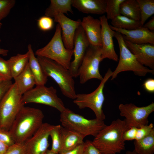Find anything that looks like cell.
Segmentation results:
<instances>
[{
  "mask_svg": "<svg viewBox=\"0 0 154 154\" xmlns=\"http://www.w3.org/2000/svg\"><path fill=\"white\" fill-rule=\"evenodd\" d=\"M44 116L40 109L24 106L9 130L15 143H24L31 137L43 123Z\"/></svg>",
  "mask_w": 154,
  "mask_h": 154,
  "instance_id": "obj_1",
  "label": "cell"
},
{
  "mask_svg": "<svg viewBox=\"0 0 154 154\" xmlns=\"http://www.w3.org/2000/svg\"><path fill=\"white\" fill-rule=\"evenodd\" d=\"M124 120L113 121L102 129L92 141L102 154H117L125 149L124 132L129 129Z\"/></svg>",
  "mask_w": 154,
  "mask_h": 154,
  "instance_id": "obj_2",
  "label": "cell"
},
{
  "mask_svg": "<svg viewBox=\"0 0 154 154\" xmlns=\"http://www.w3.org/2000/svg\"><path fill=\"white\" fill-rule=\"evenodd\" d=\"M37 58L45 75L55 81L62 94L68 98L75 99L77 94L75 82L69 70L49 59L40 56Z\"/></svg>",
  "mask_w": 154,
  "mask_h": 154,
  "instance_id": "obj_3",
  "label": "cell"
},
{
  "mask_svg": "<svg viewBox=\"0 0 154 154\" xmlns=\"http://www.w3.org/2000/svg\"><path fill=\"white\" fill-rule=\"evenodd\" d=\"M60 113L62 126L84 137L90 135L95 137L106 125L103 120L96 118L87 119L68 108H66Z\"/></svg>",
  "mask_w": 154,
  "mask_h": 154,
  "instance_id": "obj_4",
  "label": "cell"
},
{
  "mask_svg": "<svg viewBox=\"0 0 154 154\" xmlns=\"http://www.w3.org/2000/svg\"><path fill=\"white\" fill-rule=\"evenodd\" d=\"M35 54L53 60L69 69L73 55V49L69 50L65 47L62 37L60 25H56L55 32L49 42L44 46L37 49Z\"/></svg>",
  "mask_w": 154,
  "mask_h": 154,
  "instance_id": "obj_5",
  "label": "cell"
},
{
  "mask_svg": "<svg viewBox=\"0 0 154 154\" xmlns=\"http://www.w3.org/2000/svg\"><path fill=\"white\" fill-rule=\"evenodd\" d=\"M114 37L117 40L119 50V62L116 69L112 72L111 80L116 78L121 72L133 71L138 76H144L147 73L154 74V70L141 64L135 56L127 46L122 35L115 31Z\"/></svg>",
  "mask_w": 154,
  "mask_h": 154,
  "instance_id": "obj_6",
  "label": "cell"
},
{
  "mask_svg": "<svg viewBox=\"0 0 154 154\" xmlns=\"http://www.w3.org/2000/svg\"><path fill=\"white\" fill-rule=\"evenodd\" d=\"M22 95L13 84L0 103V128L9 131L17 115L24 106Z\"/></svg>",
  "mask_w": 154,
  "mask_h": 154,
  "instance_id": "obj_7",
  "label": "cell"
},
{
  "mask_svg": "<svg viewBox=\"0 0 154 154\" xmlns=\"http://www.w3.org/2000/svg\"><path fill=\"white\" fill-rule=\"evenodd\" d=\"M112 71L109 68L97 88L92 92L88 94H77L73 103L80 109L88 108L94 112L96 118L103 120L106 118L103 110L105 98L103 90L105 85L111 77Z\"/></svg>",
  "mask_w": 154,
  "mask_h": 154,
  "instance_id": "obj_8",
  "label": "cell"
},
{
  "mask_svg": "<svg viewBox=\"0 0 154 154\" xmlns=\"http://www.w3.org/2000/svg\"><path fill=\"white\" fill-rule=\"evenodd\" d=\"M22 100L24 105L32 103L42 104L54 108L60 113L66 108L62 99L58 96L56 90L52 86H36L23 94Z\"/></svg>",
  "mask_w": 154,
  "mask_h": 154,
  "instance_id": "obj_9",
  "label": "cell"
},
{
  "mask_svg": "<svg viewBox=\"0 0 154 154\" xmlns=\"http://www.w3.org/2000/svg\"><path fill=\"white\" fill-rule=\"evenodd\" d=\"M101 54V46L90 44L78 70V76L81 84L93 78L103 79L99 69Z\"/></svg>",
  "mask_w": 154,
  "mask_h": 154,
  "instance_id": "obj_10",
  "label": "cell"
},
{
  "mask_svg": "<svg viewBox=\"0 0 154 154\" xmlns=\"http://www.w3.org/2000/svg\"><path fill=\"white\" fill-rule=\"evenodd\" d=\"M120 115L124 119L129 128L134 127L139 128L148 124V117L154 111V103L152 102L145 106L138 107L134 104H120L118 106Z\"/></svg>",
  "mask_w": 154,
  "mask_h": 154,
  "instance_id": "obj_11",
  "label": "cell"
},
{
  "mask_svg": "<svg viewBox=\"0 0 154 154\" xmlns=\"http://www.w3.org/2000/svg\"><path fill=\"white\" fill-rule=\"evenodd\" d=\"M54 125L43 123L34 134L25 143V154H44L49 146L48 138Z\"/></svg>",
  "mask_w": 154,
  "mask_h": 154,
  "instance_id": "obj_12",
  "label": "cell"
},
{
  "mask_svg": "<svg viewBox=\"0 0 154 154\" xmlns=\"http://www.w3.org/2000/svg\"><path fill=\"white\" fill-rule=\"evenodd\" d=\"M90 43L81 25L76 30L74 40L73 54L69 70L73 77L78 76V71Z\"/></svg>",
  "mask_w": 154,
  "mask_h": 154,
  "instance_id": "obj_13",
  "label": "cell"
},
{
  "mask_svg": "<svg viewBox=\"0 0 154 154\" xmlns=\"http://www.w3.org/2000/svg\"><path fill=\"white\" fill-rule=\"evenodd\" d=\"M99 19L101 25L102 60L108 58L117 62L118 56L115 50L113 40L115 31L110 27L106 16L100 17Z\"/></svg>",
  "mask_w": 154,
  "mask_h": 154,
  "instance_id": "obj_14",
  "label": "cell"
},
{
  "mask_svg": "<svg viewBox=\"0 0 154 154\" xmlns=\"http://www.w3.org/2000/svg\"><path fill=\"white\" fill-rule=\"evenodd\" d=\"M54 21L58 23L62 31V40L65 48L69 50L74 48V40L77 29L81 25V20L74 21L60 13L54 17Z\"/></svg>",
  "mask_w": 154,
  "mask_h": 154,
  "instance_id": "obj_15",
  "label": "cell"
},
{
  "mask_svg": "<svg viewBox=\"0 0 154 154\" xmlns=\"http://www.w3.org/2000/svg\"><path fill=\"white\" fill-rule=\"evenodd\" d=\"M124 40L127 46L137 61L143 65L154 70V44H135L124 39Z\"/></svg>",
  "mask_w": 154,
  "mask_h": 154,
  "instance_id": "obj_16",
  "label": "cell"
},
{
  "mask_svg": "<svg viewBox=\"0 0 154 154\" xmlns=\"http://www.w3.org/2000/svg\"><path fill=\"white\" fill-rule=\"evenodd\" d=\"M110 26L113 30L121 34L124 40L132 43L154 44V32L142 26L131 30L118 29L110 25Z\"/></svg>",
  "mask_w": 154,
  "mask_h": 154,
  "instance_id": "obj_17",
  "label": "cell"
},
{
  "mask_svg": "<svg viewBox=\"0 0 154 154\" xmlns=\"http://www.w3.org/2000/svg\"><path fill=\"white\" fill-rule=\"evenodd\" d=\"M81 26L90 44L101 46V25L100 19L90 15L84 17L81 20Z\"/></svg>",
  "mask_w": 154,
  "mask_h": 154,
  "instance_id": "obj_18",
  "label": "cell"
},
{
  "mask_svg": "<svg viewBox=\"0 0 154 154\" xmlns=\"http://www.w3.org/2000/svg\"><path fill=\"white\" fill-rule=\"evenodd\" d=\"M72 6L86 14L103 15L106 13V0H72Z\"/></svg>",
  "mask_w": 154,
  "mask_h": 154,
  "instance_id": "obj_19",
  "label": "cell"
},
{
  "mask_svg": "<svg viewBox=\"0 0 154 154\" xmlns=\"http://www.w3.org/2000/svg\"><path fill=\"white\" fill-rule=\"evenodd\" d=\"M61 146L59 153L67 151L84 143V137L76 132L61 126L60 128Z\"/></svg>",
  "mask_w": 154,
  "mask_h": 154,
  "instance_id": "obj_20",
  "label": "cell"
},
{
  "mask_svg": "<svg viewBox=\"0 0 154 154\" xmlns=\"http://www.w3.org/2000/svg\"><path fill=\"white\" fill-rule=\"evenodd\" d=\"M29 53L28 65L34 78L36 86L45 85L48 80V77L45 74L38 60L35 56L31 44L28 46Z\"/></svg>",
  "mask_w": 154,
  "mask_h": 154,
  "instance_id": "obj_21",
  "label": "cell"
},
{
  "mask_svg": "<svg viewBox=\"0 0 154 154\" xmlns=\"http://www.w3.org/2000/svg\"><path fill=\"white\" fill-rule=\"evenodd\" d=\"M13 79L19 92L22 95L35 85L34 78L28 63L23 71Z\"/></svg>",
  "mask_w": 154,
  "mask_h": 154,
  "instance_id": "obj_22",
  "label": "cell"
},
{
  "mask_svg": "<svg viewBox=\"0 0 154 154\" xmlns=\"http://www.w3.org/2000/svg\"><path fill=\"white\" fill-rule=\"evenodd\" d=\"M72 1L51 0L50 5L45 11V15L52 18L60 13L67 15L68 12L73 14L72 8Z\"/></svg>",
  "mask_w": 154,
  "mask_h": 154,
  "instance_id": "obj_23",
  "label": "cell"
},
{
  "mask_svg": "<svg viewBox=\"0 0 154 154\" xmlns=\"http://www.w3.org/2000/svg\"><path fill=\"white\" fill-rule=\"evenodd\" d=\"M29 53L18 54L11 57L7 61L10 68L12 76L14 78L22 72L28 63Z\"/></svg>",
  "mask_w": 154,
  "mask_h": 154,
  "instance_id": "obj_24",
  "label": "cell"
},
{
  "mask_svg": "<svg viewBox=\"0 0 154 154\" xmlns=\"http://www.w3.org/2000/svg\"><path fill=\"white\" fill-rule=\"evenodd\" d=\"M134 151L137 154H153L154 128L147 135L141 139L135 140Z\"/></svg>",
  "mask_w": 154,
  "mask_h": 154,
  "instance_id": "obj_25",
  "label": "cell"
},
{
  "mask_svg": "<svg viewBox=\"0 0 154 154\" xmlns=\"http://www.w3.org/2000/svg\"><path fill=\"white\" fill-rule=\"evenodd\" d=\"M120 15L140 21L139 7L137 0H124L120 6Z\"/></svg>",
  "mask_w": 154,
  "mask_h": 154,
  "instance_id": "obj_26",
  "label": "cell"
},
{
  "mask_svg": "<svg viewBox=\"0 0 154 154\" xmlns=\"http://www.w3.org/2000/svg\"><path fill=\"white\" fill-rule=\"evenodd\" d=\"M113 27L118 29L126 30L135 29L140 27V21L135 20L127 17L120 15L112 20Z\"/></svg>",
  "mask_w": 154,
  "mask_h": 154,
  "instance_id": "obj_27",
  "label": "cell"
},
{
  "mask_svg": "<svg viewBox=\"0 0 154 154\" xmlns=\"http://www.w3.org/2000/svg\"><path fill=\"white\" fill-rule=\"evenodd\" d=\"M140 9L141 26L154 14V0H137Z\"/></svg>",
  "mask_w": 154,
  "mask_h": 154,
  "instance_id": "obj_28",
  "label": "cell"
},
{
  "mask_svg": "<svg viewBox=\"0 0 154 154\" xmlns=\"http://www.w3.org/2000/svg\"><path fill=\"white\" fill-rule=\"evenodd\" d=\"M124 0H106V13L107 19L112 20L117 16L120 15V5Z\"/></svg>",
  "mask_w": 154,
  "mask_h": 154,
  "instance_id": "obj_29",
  "label": "cell"
},
{
  "mask_svg": "<svg viewBox=\"0 0 154 154\" xmlns=\"http://www.w3.org/2000/svg\"><path fill=\"white\" fill-rule=\"evenodd\" d=\"M60 125H54V127L51 131L50 136L52 140L51 149L52 151L59 154L61 146L60 128Z\"/></svg>",
  "mask_w": 154,
  "mask_h": 154,
  "instance_id": "obj_30",
  "label": "cell"
},
{
  "mask_svg": "<svg viewBox=\"0 0 154 154\" xmlns=\"http://www.w3.org/2000/svg\"><path fill=\"white\" fill-rule=\"evenodd\" d=\"M15 3V0H0V22L8 15Z\"/></svg>",
  "mask_w": 154,
  "mask_h": 154,
  "instance_id": "obj_31",
  "label": "cell"
},
{
  "mask_svg": "<svg viewBox=\"0 0 154 154\" xmlns=\"http://www.w3.org/2000/svg\"><path fill=\"white\" fill-rule=\"evenodd\" d=\"M54 22L52 18L45 16L40 17L38 20V28L44 31H49L53 27Z\"/></svg>",
  "mask_w": 154,
  "mask_h": 154,
  "instance_id": "obj_32",
  "label": "cell"
},
{
  "mask_svg": "<svg viewBox=\"0 0 154 154\" xmlns=\"http://www.w3.org/2000/svg\"><path fill=\"white\" fill-rule=\"evenodd\" d=\"M0 76L6 80L13 78L9 66L7 61L0 57Z\"/></svg>",
  "mask_w": 154,
  "mask_h": 154,
  "instance_id": "obj_33",
  "label": "cell"
},
{
  "mask_svg": "<svg viewBox=\"0 0 154 154\" xmlns=\"http://www.w3.org/2000/svg\"><path fill=\"white\" fill-rule=\"evenodd\" d=\"M154 128L152 123L149 124L143 125L138 128L135 140H139L147 135Z\"/></svg>",
  "mask_w": 154,
  "mask_h": 154,
  "instance_id": "obj_34",
  "label": "cell"
},
{
  "mask_svg": "<svg viewBox=\"0 0 154 154\" xmlns=\"http://www.w3.org/2000/svg\"><path fill=\"white\" fill-rule=\"evenodd\" d=\"M24 143H16L8 147L4 154H25Z\"/></svg>",
  "mask_w": 154,
  "mask_h": 154,
  "instance_id": "obj_35",
  "label": "cell"
},
{
  "mask_svg": "<svg viewBox=\"0 0 154 154\" xmlns=\"http://www.w3.org/2000/svg\"><path fill=\"white\" fill-rule=\"evenodd\" d=\"M0 141L9 147L15 143L9 131L1 128H0Z\"/></svg>",
  "mask_w": 154,
  "mask_h": 154,
  "instance_id": "obj_36",
  "label": "cell"
},
{
  "mask_svg": "<svg viewBox=\"0 0 154 154\" xmlns=\"http://www.w3.org/2000/svg\"><path fill=\"white\" fill-rule=\"evenodd\" d=\"M83 154H101V153L93 144L92 141L87 140L84 142Z\"/></svg>",
  "mask_w": 154,
  "mask_h": 154,
  "instance_id": "obj_37",
  "label": "cell"
},
{
  "mask_svg": "<svg viewBox=\"0 0 154 154\" xmlns=\"http://www.w3.org/2000/svg\"><path fill=\"white\" fill-rule=\"evenodd\" d=\"M12 84L11 80H5L0 84V103Z\"/></svg>",
  "mask_w": 154,
  "mask_h": 154,
  "instance_id": "obj_38",
  "label": "cell"
},
{
  "mask_svg": "<svg viewBox=\"0 0 154 154\" xmlns=\"http://www.w3.org/2000/svg\"><path fill=\"white\" fill-rule=\"evenodd\" d=\"M137 128L132 127L126 130L124 133L123 137L125 141H131L135 140L137 130Z\"/></svg>",
  "mask_w": 154,
  "mask_h": 154,
  "instance_id": "obj_39",
  "label": "cell"
},
{
  "mask_svg": "<svg viewBox=\"0 0 154 154\" xmlns=\"http://www.w3.org/2000/svg\"><path fill=\"white\" fill-rule=\"evenodd\" d=\"M143 86L145 90L150 93L154 92V79L149 78L146 79L144 82Z\"/></svg>",
  "mask_w": 154,
  "mask_h": 154,
  "instance_id": "obj_40",
  "label": "cell"
},
{
  "mask_svg": "<svg viewBox=\"0 0 154 154\" xmlns=\"http://www.w3.org/2000/svg\"><path fill=\"white\" fill-rule=\"evenodd\" d=\"M84 143L72 149L62 152L60 154H83Z\"/></svg>",
  "mask_w": 154,
  "mask_h": 154,
  "instance_id": "obj_41",
  "label": "cell"
},
{
  "mask_svg": "<svg viewBox=\"0 0 154 154\" xmlns=\"http://www.w3.org/2000/svg\"><path fill=\"white\" fill-rule=\"evenodd\" d=\"M151 31H154V17H152L148 22L142 26Z\"/></svg>",
  "mask_w": 154,
  "mask_h": 154,
  "instance_id": "obj_42",
  "label": "cell"
},
{
  "mask_svg": "<svg viewBox=\"0 0 154 154\" xmlns=\"http://www.w3.org/2000/svg\"><path fill=\"white\" fill-rule=\"evenodd\" d=\"M9 146L0 141V154H4Z\"/></svg>",
  "mask_w": 154,
  "mask_h": 154,
  "instance_id": "obj_43",
  "label": "cell"
},
{
  "mask_svg": "<svg viewBox=\"0 0 154 154\" xmlns=\"http://www.w3.org/2000/svg\"><path fill=\"white\" fill-rule=\"evenodd\" d=\"M2 25V23L0 22V29H1ZM1 40L0 38V42ZM9 51L7 49H4L1 48H0V55H1L4 56H6L7 55Z\"/></svg>",
  "mask_w": 154,
  "mask_h": 154,
  "instance_id": "obj_44",
  "label": "cell"
},
{
  "mask_svg": "<svg viewBox=\"0 0 154 154\" xmlns=\"http://www.w3.org/2000/svg\"><path fill=\"white\" fill-rule=\"evenodd\" d=\"M44 154H59L52 151L51 150L48 149Z\"/></svg>",
  "mask_w": 154,
  "mask_h": 154,
  "instance_id": "obj_45",
  "label": "cell"
},
{
  "mask_svg": "<svg viewBox=\"0 0 154 154\" xmlns=\"http://www.w3.org/2000/svg\"><path fill=\"white\" fill-rule=\"evenodd\" d=\"M126 154H137L134 150L133 151H127L126 153Z\"/></svg>",
  "mask_w": 154,
  "mask_h": 154,
  "instance_id": "obj_46",
  "label": "cell"
},
{
  "mask_svg": "<svg viewBox=\"0 0 154 154\" xmlns=\"http://www.w3.org/2000/svg\"><path fill=\"white\" fill-rule=\"evenodd\" d=\"M6 80L3 77L0 76V84L3 81Z\"/></svg>",
  "mask_w": 154,
  "mask_h": 154,
  "instance_id": "obj_47",
  "label": "cell"
},
{
  "mask_svg": "<svg viewBox=\"0 0 154 154\" xmlns=\"http://www.w3.org/2000/svg\"><path fill=\"white\" fill-rule=\"evenodd\" d=\"M101 154H102L101 153Z\"/></svg>",
  "mask_w": 154,
  "mask_h": 154,
  "instance_id": "obj_48",
  "label": "cell"
}]
</instances>
